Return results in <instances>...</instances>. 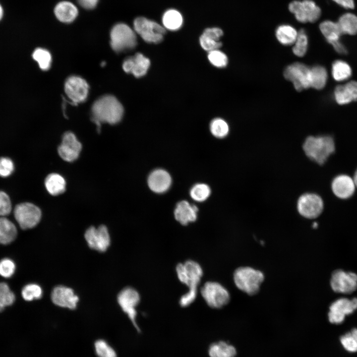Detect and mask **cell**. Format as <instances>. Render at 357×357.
<instances>
[{
  "label": "cell",
  "instance_id": "6da1fadb",
  "mask_svg": "<svg viewBox=\"0 0 357 357\" xmlns=\"http://www.w3.org/2000/svg\"><path fill=\"white\" fill-rule=\"evenodd\" d=\"M123 108L117 99L110 95L102 96L92 105V119L99 128L102 122L115 124L122 119Z\"/></svg>",
  "mask_w": 357,
  "mask_h": 357
},
{
  "label": "cell",
  "instance_id": "7a4b0ae2",
  "mask_svg": "<svg viewBox=\"0 0 357 357\" xmlns=\"http://www.w3.org/2000/svg\"><path fill=\"white\" fill-rule=\"evenodd\" d=\"M302 148L309 159L321 165L334 152L335 145L331 136H309L305 139Z\"/></svg>",
  "mask_w": 357,
  "mask_h": 357
},
{
  "label": "cell",
  "instance_id": "3957f363",
  "mask_svg": "<svg viewBox=\"0 0 357 357\" xmlns=\"http://www.w3.org/2000/svg\"><path fill=\"white\" fill-rule=\"evenodd\" d=\"M264 279L263 273L250 267H240L234 274V280L237 287L249 296L256 294Z\"/></svg>",
  "mask_w": 357,
  "mask_h": 357
},
{
  "label": "cell",
  "instance_id": "277c9868",
  "mask_svg": "<svg viewBox=\"0 0 357 357\" xmlns=\"http://www.w3.org/2000/svg\"><path fill=\"white\" fill-rule=\"evenodd\" d=\"M110 40L112 48L118 53L131 50L137 45L135 32L124 23H118L112 27Z\"/></svg>",
  "mask_w": 357,
  "mask_h": 357
},
{
  "label": "cell",
  "instance_id": "5b68a950",
  "mask_svg": "<svg viewBox=\"0 0 357 357\" xmlns=\"http://www.w3.org/2000/svg\"><path fill=\"white\" fill-rule=\"evenodd\" d=\"M133 29L143 40L149 43H160L166 33L163 26L144 17H138L134 19Z\"/></svg>",
  "mask_w": 357,
  "mask_h": 357
},
{
  "label": "cell",
  "instance_id": "8992f818",
  "mask_svg": "<svg viewBox=\"0 0 357 357\" xmlns=\"http://www.w3.org/2000/svg\"><path fill=\"white\" fill-rule=\"evenodd\" d=\"M200 293L206 303L212 308H222L227 305L230 299L228 290L216 282H206L201 288Z\"/></svg>",
  "mask_w": 357,
  "mask_h": 357
},
{
  "label": "cell",
  "instance_id": "52a82bcc",
  "mask_svg": "<svg viewBox=\"0 0 357 357\" xmlns=\"http://www.w3.org/2000/svg\"><path fill=\"white\" fill-rule=\"evenodd\" d=\"M289 9L301 23L315 22L320 17V8L312 0H294L289 4Z\"/></svg>",
  "mask_w": 357,
  "mask_h": 357
},
{
  "label": "cell",
  "instance_id": "ba28073f",
  "mask_svg": "<svg viewBox=\"0 0 357 357\" xmlns=\"http://www.w3.org/2000/svg\"><path fill=\"white\" fill-rule=\"evenodd\" d=\"M13 212L15 220L23 230L35 227L40 222L42 216L40 209L35 204L29 202L17 204L15 207Z\"/></svg>",
  "mask_w": 357,
  "mask_h": 357
},
{
  "label": "cell",
  "instance_id": "9c48e42d",
  "mask_svg": "<svg viewBox=\"0 0 357 357\" xmlns=\"http://www.w3.org/2000/svg\"><path fill=\"white\" fill-rule=\"evenodd\" d=\"M176 272L179 280L186 285L189 290H197L203 275L200 265L191 260L183 263H179L176 266Z\"/></svg>",
  "mask_w": 357,
  "mask_h": 357
},
{
  "label": "cell",
  "instance_id": "30bf717a",
  "mask_svg": "<svg viewBox=\"0 0 357 357\" xmlns=\"http://www.w3.org/2000/svg\"><path fill=\"white\" fill-rule=\"evenodd\" d=\"M324 202L322 198L313 193H305L299 196L297 202L299 214L307 219H314L322 212Z\"/></svg>",
  "mask_w": 357,
  "mask_h": 357
},
{
  "label": "cell",
  "instance_id": "8fae6325",
  "mask_svg": "<svg viewBox=\"0 0 357 357\" xmlns=\"http://www.w3.org/2000/svg\"><path fill=\"white\" fill-rule=\"evenodd\" d=\"M310 68L305 64L296 62L286 68L284 76L292 82L297 91H301L310 87Z\"/></svg>",
  "mask_w": 357,
  "mask_h": 357
},
{
  "label": "cell",
  "instance_id": "7c38bea8",
  "mask_svg": "<svg viewBox=\"0 0 357 357\" xmlns=\"http://www.w3.org/2000/svg\"><path fill=\"white\" fill-rule=\"evenodd\" d=\"M140 301V296L136 290L131 287H126L122 290L118 296V302L122 310L125 312L132 324L138 332H140L136 323L137 312L136 307Z\"/></svg>",
  "mask_w": 357,
  "mask_h": 357
},
{
  "label": "cell",
  "instance_id": "4fadbf2b",
  "mask_svg": "<svg viewBox=\"0 0 357 357\" xmlns=\"http://www.w3.org/2000/svg\"><path fill=\"white\" fill-rule=\"evenodd\" d=\"M357 309V298L349 299L340 298L330 305L328 319L332 324H339L345 320L346 315L353 313Z\"/></svg>",
  "mask_w": 357,
  "mask_h": 357
},
{
  "label": "cell",
  "instance_id": "5bb4252c",
  "mask_svg": "<svg viewBox=\"0 0 357 357\" xmlns=\"http://www.w3.org/2000/svg\"><path fill=\"white\" fill-rule=\"evenodd\" d=\"M330 285L336 293H352L357 288V275L353 272L336 270L332 274Z\"/></svg>",
  "mask_w": 357,
  "mask_h": 357
},
{
  "label": "cell",
  "instance_id": "9a60e30c",
  "mask_svg": "<svg viewBox=\"0 0 357 357\" xmlns=\"http://www.w3.org/2000/svg\"><path fill=\"white\" fill-rule=\"evenodd\" d=\"M85 238L88 246L100 252L106 251L110 244V237L107 228L101 225L98 228L89 227L85 232Z\"/></svg>",
  "mask_w": 357,
  "mask_h": 357
},
{
  "label": "cell",
  "instance_id": "2e32d148",
  "mask_svg": "<svg viewBox=\"0 0 357 357\" xmlns=\"http://www.w3.org/2000/svg\"><path fill=\"white\" fill-rule=\"evenodd\" d=\"M82 149V144L76 136L71 132L64 133L60 145L58 147L59 155L64 161L71 162L79 157Z\"/></svg>",
  "mask_w": 357,
  "mask_h": 357
},
{
  "label": "cell",
  "instance_id": "e0dca14e",
  "mask_svg": "<svg viewBox=\"0 0 357 357\" xmlns=\"http://www.w3.org/2000/svg\"><path fill=\"white\" fill-rule=\"evenodd\" d=\"M89 86L82 78L71 76L66 80L64 90L66 95L74 103L84 101L88 93Z\"/></svg>",
  "mask_w": 357,
  "mask_h": 357
},
{
  "label": "cell",
  "instance_id": "ac0fdd59",
  "mask_svg": "<svg viewBox=\"0 0 357 357\" xmlns=\"http://www.w3.org/2000/svg\"><path fill=\"white\" fill-rule=\"evenodd\" d=\"M319 29L327 41L332 45L335 50L340 54H346L347 50L340 42L342 35L337 22L325 20L319 25Z\"/></svg>",
  "mask_w": 357,
  "mask_h": 357
},
{
  "label": "cell",
  "instance_id": "d6986e66",
  "mask_svg": "<svg viewBox=\"0 0 357 357\" xmlns=\"http://www.w3.org/2000/svg\"><path fill=\"white\" fill-rule=\"evenodd\" d=\"M356 188L354 178L346 174L336 176L331 182V189L334 194L341 199H347L354 194Z\"/></svg>",
  "mask_w": 357,
  "mask_h": 357
},
{
  "label": "cell",
  "instance_id": "ffe728a7",
  "mask_svg": "<svg viewBox=\"0 0 357 357\" xmlns=\"http://www.w3.org/2000/svg\"><path fill=\"white\" fill-rule=\"evenodd\" d=\"M51 299L56 305L71 309L76 308L78 301V297L73 291L63 286H57L53 289Z\"/></svg>",
  "mask_w": 357,
  "mask_h": 357
},
{
  "label": "cell",
  "instance_id": "44dd1931",
  "mask_svg": "<svg viewBox=\"0 0 357 357\" xmlns=\"http://www.w3.org/2000/svg\"><path fill=\"white\" fill-rule=\"evenodd\" d=\"M150 65V61L148 58L141 53H137L123 61L122 68L125 72L140 77L146 74Z\"/></svg>",
  "mask_w": 357,
  "mask_h": 357
},
{
  "label": "cell",
  "instance_id": "7402d4cb",
  "mask_svg": "<svg viewBox=\"0 0 357 357\" xmlns=\"http://www.w3.org/2000/svg\"><path fill=\"white\" fill-rule=\"evenodd\" d=\"M172 178L170 174L163 169H156L149 175L148 184L151 190L161 193L166 192L170 188Z\"/></svg>",
  "mask_w": 357,
  "mask_h": 357
},
{
  "label": "cell",
  "instance_id": "603a6c76",
  "mask_svg": "<svg viewBox=\"0 0 357 357\" xmlns=\"http://www.w3.org/2000/svg\"><path fill=\"white\" fill-rule=\"evenodd\" d=\"M54 12L57 19L64 23L72 22L78 15V10L76 5L66 0L58 2L54 8Z\"/></svg>",
  "mask_w": 357,
  "mask_h": 357
},
{
  "label": "cell",
  "instance_id": "cb8c5ba5",
  "mask_svg": "<svg viewBox=\"0 0 357 357\" xmlns=\"http://www.w3.org/2000/svg\"><path fill=\"white\" fill-rule=\"evenodd\" d=\"M334 98L340 105L357 101V82L351 81L345 85L337 86L334 90Z\"/></svg>",
  "mask_w": 357,
  "mask_h": 357
},
{
  "label": "cell",
  "instance_id": "d4e9b609",
  "mask_svg": "<svg viewBox=\"0 0 357 357\" xmlns=\"http://www.w3.org/2000/svg\"><path fill=\"white\" fill-rule=\"evenodd\" d=\"M197 212L198 208L196 206L183 200L177 204L174 215L175 219L181 225H186L196 220Z\"/></svg>",
  "mask_w": 357,
  "mask_h": 357
},
{
  "label": "cell",
  "instance_id": "484cf974",
  "mask_svg": "<svg viewBox=\"0 0 357 357\" xmlns=\"http://www.w3.org/2000/svg\"><path fill=\"white\" fill-rule=\"evenodd\" d=\"M45 187L52 195H60L65 190L66 181L60 175L56 173L49 174L45 180Z\"/></svg>",
  "mask_w": 357,
  "mask_h": 357
},
{
  "label": "cell",
  "instance_id": "4316f807",
  "mask_svg": "<svg viewBox=\"0 0 357 357\" xmlns=\"http://www.w3.org/2000/svg\"><path fill=\"white\" fill-rule=\"evenodd\" d=\"M16 236L15 225L5 217H0V243L9 244L15 239Z\"/></svg>",
  "mask_w": 357,
  "mask_h": 357
},
{
  "label": "cell",
  "instance_id": "83f0119b",
  "mask_svg": "<svg viewBox=\"0 0 357 357\" xmlns=\"http://www.w3.org/2000/svg\"><path fill=\"white\" fill-rule=\"evenodd\" d=\"M275 35L277 39L281 44L289 46L294 44L298 35V31L290 25L283 24L277 27Z\"/></svg>",
  "mask_w": 357,
  "mask_h": 357
},
{
  "label": "cell",
  "instance_id": "f1b7e54d",
  "mask_svg": "<svg viewBox=\"0 0 357 357\" xmlns=\"http://www.w3.org/2000/svg\"><path fill=\"white\" fill-rule=\"evenodd\" d=\"M342 34H357V16L347 12L342 14L337 22Z\"/></svg>",
  "mask_w": 357,
  "mask_h": 357
},
{
  "label": "cell",
  "instance_id": "f546056e",
  "mask_svg": "<svg viewBox=\"0 0 357 357\" xmlns=\"http://www.w3.org/2000/svg\"><path fill=\"white\" fill-rule=\"evenodd\" d=\"M327 72L323 66L316 65L310 68V87L320 90L325 86L327 80Z\"/></svg>",
  "mask_w": 357,
  "mask_h": 357
},
{
  "label": "cell",
  "instance_id": "4dcf8cb0",
  "mask_svg": "<svg viewBox=\"0 0 357 357\" xmlns=\"http://www.w3.org/2000/svg\"><path fill=\"white\" fill-rule=\"evenodd\" d=\"M209 354L210 357H235L237 351L233 346L220 341L210 346Z\"/></svg>",
  "mask_w": 357,
  "mask_h": 357
},
{
  "label": "cell",
  "instance_id": "1f68e13d",
  "mask_svg": "<svg viewBox=\"0 0 357 357\" xmlns=\"http://www.w3.org/2000/svg\"><path fill=\"white\" fill-rule=\"evenodd\" d=\"M162 23L164 28L170 30H177L182 26L183 18L178 10L169 9L164 13Z\"/></svg>",
  "mask_w": 357,
  "mask_h": 357
},
{
  "label": "cell",
  "instance_id": "d6a6232c",
  "mask_svg": "<svg viewBox=\"0 0 357 357\" xmlns=\"http://www.w3.org/2000/svg\"><path fill=\"white\" fill-rule=\"evenodd\" d=\"M332 75L335 80L342 81L351 77L352 69L346 62L342 60H337L332 64Z\"/></svg>",
  "mask_w": 357,
  "mask_h": 357
},
{
  "label": "cell",
  "instance_id": "836d02e7",
  "mask_svg": "<svg viewBox=\"0 0 357 357\" xmlns=\"http://www.w3.org/2000/svg\"><path fill=\"white\" fill-rule=\"evenodd\" d=\"M292 49L293 53L297 56L302 57L306 53L308 47V37L304 29L298 31L297 38Z\"/></svg>",
  "mask_w": 357,
  "mask_h": 357
},
{
  "label": "cell",
  "instance_id": "e575fe53",
  "mask_svg": "<svg viewBox=\"0 0 357 357\" xmlns=\"http://www.w3.org/2000/svg\"><path fill=\"white\" fill-rule=\"evenodd\" d=\"M340 341L347 351L350 353L357 352V329L354 328L341 336Z\"/></svg>",
  "mask_w": 357,
  "mask_h": 357
},
{
  "label": "cell",
  "instance_id": "d590c367",
  "mask_svg": "<svg viewBox=\"0 0 357 357\" xmlns=\"http://www.w3.org/2000/svg\"><path fill=\"white\" fill-rule=\"evenodd\" d=\"M94 346L97 357H118L115 349L104 339L96 340Z\"/></svg>",
  "mask_w": 357,
  "mask_h": 357
},
{
  "label": "cell",
  "instance_id": "8d00e7d4",
  "mask_svg": "<svg viewBox=\"0 0 357 357\" xmlns=\"http://www.w3.org/2000/svg\"><path fill=\"white\" fill-rule=\"evenodd\" d=\"M15 300V295L8 285L5 283H0V312L5 307L12 305Z\"/></svg>",
  "mask_w": 357,
  "mask_h": 357
},
{
  "label": "cell",
  "instance_id": "74e56055",
  "mask_svg": "<svg viewBox=\"0 0 357 357\" xmlns=\"http://www.w3.org/2000/svg\"><path fill=\"white\" fill-rule=\"evenodd\" d=\"M33 58L37 61L41 69L47 70L51 66L52 57L50 52L42 48L35 49L32 55Z\"/></svg>",
  "mask_w": 357,
  "mask_h": 357
},
{
  "label": "cell",
  "instance_id": "f35d334b",
  "mask_svg": "<svg viewBox=\"0 0 357 357\" xmlns=\"http://www.w3.org/2000/svg\"><path fill=\"white\" fill-rule=\"evenodd\" d=\"M210 129L212 134L218 138L225 137L229 131L228 123L220 118L215 119L211 122Z\"/></svg>",
  "mask_w": 357,
  "mask_h": 357
},
{
  "label": "cell",
  "instance_id": "ab89813d",
  "mask_svg": "<svg viewBox=\"0 0 357 357\" xmlns=\"http://www.w3.org/2000/svg\"><path fill=\"white\" fill-rule=\"evenodd\" d=\"M211 189L209 186L205 183H197L190 189V195L194 200L202 202L210 196Z\"/></svg>",
  "mask_w": 357,
  "mask_h": 357
},
{
  "label": "cell",
  "instance_id": "60d3db41",
  "mask_svg": "<svg viewBox=\"0 0 357 357\" xmlns=\"http://www.w3.org/2000/svg\"><path fill=\"white\" fill-rule=\"evenodd\" d=\"M42 294L43 291L41 287L36 284L26 285L21 292L22 298L27 301L39 299L42 297Z\"/></svg>",
  "mask_w": 357,
  "mask_h": 357
},
{
  "label": "cell",
  "instance_id": "b9f144b4",
  "mask_svg": "<svg viewBox=\"0 0 357 357\" xmlns=\"http://www.w3.org/2000/svg\"><path fill=\"white\" fill-rule=\"evenodd\" d=\"M208 58L210 62L217 67H224L228 64L226 55L218 49L209 52Z\"/></svg>",
  "mask_w": 357,
  "mask_h": 357
},
{
  "label": "cell",
  "instance_id": "7bdbcfd3",
  "mask_svg": "<svg viewBox=\"0 0 357 357\" xmlns=\"http://www.w3.org/2000/svg\"><path fill=\"white\" fill-rule=\"evenodd\" d=\"M15 265L14 262L8 258L0 261V275L4 278H9L14 273Z\"/></svg>",
  "mask_w": 357,
  "mask_h": 357
},
{
  "label": "cell",
  "instance_id": "ee69618b",
  "mask_svg": "<svg viewBox=\"0 0 357 357\" xmlns=\"http://www.w3.org/2000/svg\"><path fill=\"white\" fill-rule=\"evenodd\" d=\"M11 203L8 195L4 192L0 191V217H5L11 211Z\"/></svg>",
  "mask_w": 357,
  "mask_h": 357
},
{
  "label": "cell",
  "instance_id": "f6af8a7d",
  "mask_svg": "<svg viewBox=\"0 0 357 357\" xmlns=\"http://www.w3.org/2000/svg\"><path fill=\"white\" fill-rule=\"evenodd\" d=\"M199 41L201 47L208 52L218 49L222 46L221 42L214 40L203 34L200 36Z\"/></svg>",
  "mask_w": 357,
  "mask_h": 357
},
{
  "label": "cell",
  "instance_id": "bcb514c9",
  "mask_svg": "<svg viewBox=\"0 0 357 357\" xmlns=\"http://www.w3.org/2000/svg\"><path fill=\"white\" fill-rule=\"evenodd\" d=\"M14 170L12 161L8 158H0V176L7 177L10 176Z\"/></svg>",
  "mask_w": 357,
  "mask_h": 357
},
{
  "label": "cell",
  "instance_id": "7dc6e473",
  "mask_svg": "<svg viewBox=\"0 0 357 357\" xmlns=\"http://www.w3.org/2000/svg\"><path fill=\"white\" fill-rule=\"evenodd\" d=\"M197 290H189L179 299V303L182 307H186L193 302L196 298Z\"/></svg>",
  "mask_w": 357,
  "mask_h": 357
},
{
  "label": "cell",
  "instance_id": "c3c4849f",
  "mask_svg": "<svg viewBox=\"0 0 357 357\" xmlns=\"http://www.w3.org/2000/svg\"><path fill=\"white\" fill-rule=\"evenodd\" d=\"M202 34L214 40L219 41L220 38L223 36V32L219 28H208L204 31Z\"/></svg>",
  "mask_w": 357,
  "mask_h": 357
},
{
  "label": "cell",
  "instance_id": "681fc988",
  "mask_svg": "<svg viewBox=\"0 0 357 357\" xmlns=\"http://www.w3.org/2000/svg\"><path fill=\"white\" fill-rule=\"evenodd\" d=\"M99 0H77L81 7L86 9H92L95 8Z\"/></svg>",
  "mask_w": 357,
  "mask_h": 357
},
{
  "label": "cell",
  "instance_id": "f907efd6",
  "mask_svg": "<svg viewBox=\"0 0 357 357\" xmlns=\"http://www.w3.org/2000/svg\"><path fill=\"white\" fill-rule=\"evenodd\" d=\"M338 5L346 9H353L355 7L354 0H332Z\"/></svg>",
  "mask_w": 357,
  "mask_h": 357
},
{
  "label": "cell",
  "instance_id": "816d5d0a",
  "mask_svg": "<svg viewBox=\"0 0 357 357\" xmlns=\"http://www.w3.org/2000/svg\"><path fill=\"white\" fill-rule=\"evenodd\" d=\"M4 15V10L1 4L0 3V21L2 19Z\"/></svg>",
  "mask_w": 357,
  "mask_h": 357
},
{
  "label": "cell",
  "instance_id": "f5cc1de1",
  "mask_svg": "<svg viewBox=\"0 0 357 357\" xmlns=\"http://www.w3.org/2000/svg\"><path fill=\"white\" fill-rule=\"evenodd\" d=\"M353 178L356 183V188L357 189V169L355 172Z\"/></svg>",
  "mask_w": 357,
  "mask_h": 357
},
{
  "label": "cell",
  "instance_id": "db71d44e",
  "mask_svg": "<svg viewBox=\"0 0 357 357\" xmlns=\"http://www.w3.org/2000/svg\"><path fill=\"white\" fill-rule=\"evenodd\" d=\"M312 226V227H313L314 229H316V228H317V227H318V224H317V223H316V222H314V223H313Z\"/></svg>",
  "mask_w": 357,
  "mask_h": 357
}]
</instances>
